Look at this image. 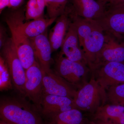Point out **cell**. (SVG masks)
Listing matches in <instances>:
<instances>
[{
    "mask_svg": "<svg viewBox=\"0 0 124 124\" xmlns=\"http://www.w3.org/2000/svg\"><path fill=\"white\" fill-rule=\"evenodd\" d=\"M37 2V7L38 8L40 13L43 15L45 7L46 6L45 0H36Z\"/></svg>",
    "mask_w": 124,
    "mask_h": 124,
    "instance_id": "obj_25",
    "label": "cell"
},
{
    "mask_svg": "<svg viewBox=\"0 0 124 124\" xmlns=\"http://www.w3.org/2000/svg\"><path fill=\"white\" fill-rule=\"evenodd\" d=\"M2 48L1 55L8 66L13 86L18 95L26 97L24 91L25 70L18 57L11 38H9Z\"/></svg>",
    "mask_w": 124,
    "mask_h": 124,
    "instance_id": "obj_5",
    "label": "cell"
},
{
    "mask_svg": "<svg viewBox=\"0 0 124 124\" xmlns=\"http://www.w3.org/2000/svg\"><path fill=\"white\" fill-rule=\"evenodd\" d=\"M11 75L6 62L0 56V91H8L13 88Z\"/></svg>",
    "mask_w": 124,
    "mask_h": 124,
    "instance_id": "obj_21",
    "label": "cell"
},
{
    "mask_svg": "<svg viewBox=\"0 0 124 124\" xmlns=\"http://www.w3.org/2000/svg\"><path fill=\"white\" fill-rule=\"evenodd\" d=\"M60 53L71 61L87 65L84 53L80 46L75 25L71 19Z\"/></svg>",
    "mask_w": 124,
    "mask_h": 124,
    "instance_id": "obj_13",
    "label": "cell"
},
{
    "mask_svg": "<svg viewBox=\"0 0 124 124\" xmlns=\"http://www.w3.org/2000/svg\"><path fill=\"white\" fill-rule=\"evenodd\" d=\"M73 100L76 108L93 114L106 104V90L92 76L87 84L77 90Z\"/></svg>",
    "mask_w": 124,
    "mask_h": 124,
    "instance_id": "obj_3",
    "label": "cell"
},
{
    "mask_svg": "<svg viewBox=\"0 0 124 124\" xmlns=\"http://www.w3.org/2000/svg\"><path fill=\"white\" fill-rule=\"evenodd\" d=\"M54 70L61 77L79 89L87 84L91 72L86 64L69 60L60 53L55 60Z\"/></svg>",
    "mask_w": 124,
    "mask_h": 124,
    "instance_id": "obj_4",
    "label": "cell"
},
{
    "mask_svg": "<svg viewBox=\"0 0 124 124\" xmlns=\"http://www.w3.org/2000/svg\"><path fill=\"white\" fill-rule=\"evenodd\" d=\"M106 7L124 5V0H104Z\"/></svg>",
    "mask_w": 124,
    "mask_h": 124,
    "instance_id": "obj_24",
    "label": "cell"
},
{
    "mask_svg": "<svg viewBox=\"0 0 124 124\" xmlns=\"http://www.w3.org/2000/svg\"><path fill=\"white\" fill-rule=\"evenodd\" d=\"M0 124H9V123H7V122H5V121H3L1 120H0Z\"/></svg>",
    "mask_w": 124,
    "mask_h": 124,
    "instance_id": "obj_31",
    "label": "cell"
},
{
    "mask_svg": "<svg viewBox=\"0 0 124 124\" xmlns=\"http://www.w3.org/2000/svg\"><path fill=\"white\" fill-rule=\"evenodd\" d=\"M95 122H97V123H99V124H113V123H111V122H97V121H95Z\"/></svg>",
    "mask_w": 124,
    "mask_h": 124,
    "instance_id": "obj_30",
    "label": "cell"
},
{
    "mask_svg": "<svg viewBox=\"0 0 124 124\" xmlns=\"http://www.w3.org/2000/svg\"><path fill=\"white\" fill-rule=\"evenodd\" d=\"M95 21L104 32L124 37V5L106 7L103 15Z\"/></svg>",
    "mask_w": 124,
    "mask_h": 124,
    "instance_id": "obj_10",
    "label": "cell"
},
{
    "mask_svg": "<svg viewBox=\"0 0 124 124\" xmlns=\"http://www.w3.org/2000/svg\"><path fill=\"white\" fill-rule=\"evenodd\" d=\"M107 90V100L110 104L124 106V84L111 86Z\"/></svg>",
    "mask_w": 124,
    "mask_h": 124,
    "instance_id": "obj_22",
    "label": "cell"
},
{
    "mask_svg": "<svg viewBox=\"0 0 124 124\" xmlns=\"http://www.w3.org/2000/svg\"><path fill=\"white\" fill-rule=\"evenodd\" d=\"M103 1H104V0H103ZM103 3H104V2H103Z\"/></svg>",
    "mask_w": 124,
    "mask_h": 124,
    "instance_id": "obj_33",
    "label": "cell"
},
{
    "mask_svg": "<svg viewBox=\"0 0 124 124\" xmlns=\"http://www.w3.org/2000/svg\"><path fill=\"white\" fill-rule=\"evenodd\" d=\"M24 20L25 14L21 10L12 12L6 18L18 57L26 71L36 60L30 38L24 35L22 29L21 24Z\"/></svg>",
    "mask_w": 124,
    "mask_h": 124,
    "instance_id": "obj_2",
    "label": "cell"
},
{
    "mask_svg": "<svg viewBox=\"0 0 124 124\" xmlns=\"http://www.w3.org/2000/svg\"><path fill=\"white\" fill-rule=\"evenodd\" d=\"M5 29L2 27H0V48L5 44L9 38H7Z\"/></svg>",
    "mask_w": 124,
    "mask_h": 124,
    "instance_id": "obj_23",
    "label": "cell"
},
{
    "mask_svg": "<svg viewBox=\"0 0 124 124\" xmlns=\"http://www.w3.org/2000/svg\"><path fill=\"white\" fill-rule=\"evenodd\" d=\"M42 71L43 94L74 98L78 89L50 69Z\"/></svg>",
    "mask_w": 124,
    "mask_h": 124,
    "instance_id": "obj_8",
    "label": "cell"
},
{
    "mask_svg": "<svg viewBox=\"0 0 124 124\" xmlns=\"http://www.w3.org/2000/svg\"><path fill=\"white\" fill-rule=\"evenodd\" d=\"M72 9L76 14L85 19L97 20L106 9V5L97 0H71Z\"/></svg>",
    "mask_w": 124,
    "mask_h": 124,
    "instance_id": "obj_15",
    "label": "cell"
},
{
    "mask_svg": "<svg viewBox=\"0 0 124 124\" xmlns=\"http://www.w3.org/2000/svg\"><path fill=\"white\" fill-rule=\"evenodd\" d=\"M96 22L93 31L80 45L87 65L90 69L96 64L98 55L103 46L105 39L104 31Z\"/></svg>",
    "mask_w": 124,
    "mask_h": 124,
    "instance_id": "obj_9",
    "label": "cell"
},
{
    "mask_svg": "<svg viewBox=\"0 0 124 124\" xmlns=\"http://www.w3.org/2000/svg\"><path fill=\"white\" fill-rule=\"evenodd\" d=\"M30 39L36 61L41 70L42 71L50 70L54 61L51 57L53 53L52 47L46 31L37 36L30 38Z\"/></svg>",
    "mask_w": 124,
    "mask_h": 124,
    "instance_id": "obj_14",
    "label": "cell"
},
{
    "mask_svg": "<svg viewBox=\"0 0 124 124\" xmlns=\"http://www.w3.org/2000/svg\"><path fill=\"white\" fill-rule=\"evenodd\" d=\"M71 22L70 8L67 6L64 13L56 19L48 36L53 52L61 48Z\"/></svg>",
    "mask_w": 124,
    "mask_h": 124,
    "instance_id": "obj_16",
    "label": "cell"
},
{
    "mask_svg": "<svg viewBox=\"0 0 124 124\" xmlns=\"http://www.w3.org/2000/svg\"><path fill=\"white\" fill-rule=\"evenodd\" d=\"M25 72L24 91L26 97L32 102L39 111L44 92L42 70L36 61Z\"/></svg>",
    "mask_w": 124,
    "mask_h": 124,
    "instance_id": "obj_7",
    "label": "cell"
},
{
    "mask_svg": "<svg viewBox=\"0 0 124 124\" xmlns=\"http://www.w3.org/2000/svg\"><path fill=\"white\" fill-rule=\"evenodd\" d=\"M69 0H45L47 15L50 18H57L65 12Z\"/></svg>",
    "mask_w": 124,
    "mask_h": 124,
    "instance_id": "obj_20",
    "label": "cell"
},
{
    "mask_svg": "<svg viewBox=\"0 0 124 124\" xmlns=\"http://www.w3.org/2000/svg\"><path fill=\"white\" fill-rule=\"evenodd\" d=\"M26 98L18 94L1 97L0 120L11 124H46L38 108Z\"/></svg>",
    "mask_w": 124,
    "mask_h": 124,
    "instance_id": "obj_1",
    "label": "cell"
},
{
    "mask_svg": "<svg viewBox=\"0 0 124 124\" xmlns=\"http://www.w3.org/2000/svg\"><path fill=\"white\" fill-rule=\"evenodd\" d=\"M85 124H100L97 122H95L94 121L92 120L90 121H88V122H86Z\"/></svg>",
    "mask_w": 124,
    "mask_h": 124,
    "instance_id": "obj_29",
    "label": "cell"
},
{
    "mask_svg": "<svg viewBox=\"0 0 124 124\" xmlns=\"http://www.w3.org/2000/svg\"><path fill=\"white\" fill-rule=\"evenodd\" d=\"M109 122L116 124H124V112L112 121Z\"/></svg>",
    "mask_w": 124,
    "mask_h": 124,
    "instance_id": "obj_28",
    "label": "cell"
},
{
    "mask_svg": "<svg viewBox=\"0 0 124 124\" xmlns=\"http://www.w3.org/2000/svg\"><path fill=\"white\" fill-rule=\"evenodd\" d=\"M23 0H10L9 8H16L20 6Z\"/></svg>",
    "mask_w": 124,
    "mask_h": 124,
    "instance_id": "obj_26",
    "label": "cell"
},
{
    "mask_svg": "<svg viewBox=\"0 0 124 124\" xmlns=\"http://www.w3.org/2000/svg\"><path fill=\"white\" fill-rule=\"evenodd\" d=\"M104 33V44L94 65L107 62L124 63V37Z\"/></svg>",
    "mask_w": 124,
    "mask_h": 124,
    "instance_id": "obj_11",
    "label": "cell"
},
{
    "mask_svg": "<svg viewBox=\"0 0 124 124\" xmlns=\"http://www.w3.org/2000/svg\"><path fill=\"white\" fill-rule=\"evenodd\" d=\"M92 76L106 90L124 84V63L110 62L94 65L91 69Z\"/></svg>",
    "mask_w": 124,
    "mask_h": 124,
    "instance_id": "obj_6",
    "label": "cell"
},
{
    "mask_svg": "<svg viewBox=\"0 0 124 124\" xmlns=\"http://www.w3.org/2000/svg\"><path fill=\"white\" fill-rule=\"evenodd\" d=\"M46 124H85L81 111L73 108L58 114L45 121Z\"/></svg>",
    "mask_w": 124,
    "mask_h": 124,
    "instance_id": "obj_19",
    "label": "cell"
},
{
    "mask_svg": "<svg viewBox=\"0 0 124 124\" xmlns=\"http://www.w3.org/2000/svg\"><path fill=\"white\" fill-rule=\"evenodd\" d=\"M97 0L99 1H101V2H103V0Z\"/></svg>",
    "mask_w": 124,
    "mask_h": 124,
    "instance_id": "obj_32",
    "label": "cell"
},
{
    "mask_svg": "<svg viewBox=\"0 0 124 124\" xmlns=\"http://www.w3.org/2000/svg\"><path fill=\"white\" fill-rule=\"evenodd\" d=\"M124 112V106L105 104L92 114V120L97 122H110Z\"/></svg>",
    "mask_w": 124,
    "mask_h": 124,
    "instance_id": "obj_18",
    "label": "cell"
},
{
    "mask_svg": "<svg viewBox=\"0 0 124 124\" xmlns=\"http://www.w3.org/2000/svg\"><path fill=\"white\" fill-rule=\"evenodd\" d=\"M56 19L49 18H45L42 17L26 22H24V20L22 23L21 26L24 35L28 38H32L45 32Z\"/></svg>",
    "mask_w": 124,
    "mask_h": 124,
    "instance_id": "obj_17",
    "label": "cell"
},
{
    "mask_svg": "<svg viewBox=\"0 0 124 124\" xmlns=\"http://www.w3.org/2000/svg\"><path fill=\"white\" fill-rule=\"evenodd\" d=\"M73 108H76L73 99L43 94L39 111L46 121L59 113Z\"/></svg>",
    "mask_w": 124,
    "mask_h": 124,
    "instance_id": "obj_12",
    "label": "cell"
},
{
    "mask_svg": "<svg viewBox=\"0 0 124 124\" xmlns=\"http://www.w3.org/2000/svg\"><path fill=\"white\" fill-rule=\"evenodd\" d=\"M10 0H0V13L6 7H9Z\"/></svg>",
    "mask_w": 124,
    "mask_h": 124,
    "instance_id": "obj_27",
    "label": "cell"
}]
</instances>
